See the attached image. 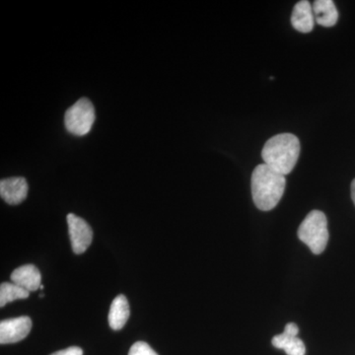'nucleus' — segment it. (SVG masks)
Segmentation results:
<instances>
[{"label":"nucleus","instance_id":"obj_13","mask_svg":"<svg viewBox=\"0 0 355 355\" xmlns=\"http://www.w3.org/2000/svg\"><path fill=\"white\" fill-rule=\"evenodd\" d=\"M30 292L25 291L17 284L3 282L0 286V307L8 304L9 302L18 300V299H27L29 297Z\"/></svg>","mask_w":355,"mask_h":355},{"label":"nucleus","instance_id":"obj_9","mask_svg":"<svg viewBox=\"0 0 355 355\" xmlns=\"http://www.w3.org/2000/svg\"><path fill=\"white\" fill-rule=\"evenodd\" d=\"M10 279L13 284L29 292L38 291L42 286L41 272L34 265L19 266L11 273Z\"/></svg>","mask_w":355,"mask_h":355},{"label":"nucleus","instance_id":"obj_12","mask_svg":"<svg viewBox=\"0 0 355 355\" xmlns=\"http://www.w3.org/2000/svg\"><path fill=\"white\" fill-rule=\"evenodd\" d=\"M312 8L318 24L330 28L338 22V12L333 0H316Z\"/></svg>","mask_w":355,"mask_h":355},{"label":"nucleus","instance_id":"obj_11","mask_svg":"<svg viewBox=\"0 0 355 355\" xmlns=\"http://www.w3.org/2000/svg\"><path fill=\"white\" fill-rule=\"evenodd\" d=\"M130 315V305L127 297L125 295L116 296L110 307L108 319L112 330H121L127 324Z\"/></svg>","mask_w":355,"mask_h":355},{"label":"nucleus","instance_id":"obj_7","mask_svg":"<svg viewBox=\"0 0 355 355\" xmlns=\"http://www.w3.org/2000/svg\"><path fill=\"white\" fill-rule=\"evenodd\" d=\"M299 328L295 323L286 324L284 331L273 336L272 345L275 349H284L287 355H305V343L298 338Z\"/></svg>","mask_w":355,"mask_h":355},{"label":"nucleus","instance_id":"obj_6","mask_svg":"<svg viewBox=\"0 0 355 355\" xmlns=\"http://www.w3.org/2000/svg\"><path fill=\"white\" fill-rule=\"evenodd\" d=\"M32 329L30 317L22 316L0 322V343L8 345L24 340Z\"/></svg>","mask_w":355,"mask_h":355},{"label":"nucleus","instance_id":"obj_10","mask_svg":"<svg viewBox=\"0 0 355 355\" xmlns=\"http://www.w3.org/2000/svg\"><path fill=\"white\" fill-rule=\"evenodd\" d=\"M314 13L312 6L307 0L299 1L294 6L291 15V24L301 33H309L314 28Z\"/></svg>","mask_w":355,"mask_h":355},{"label":"nucleus","instance_id":"obj_16","mask_svg":"<svg viewBox=\"0 0 355 355\" xmlns=\"http://www.w3.org/2000/svg\"><path fill=\"white\" fill-rule=\"evenodd\" d=\"M352 198L355 205V179L354 180V181H352Z\"/></svg>","mask_w":355,"mask_h":355},{"label":"nucleus","instance_id":"obj_4","mask_svg":"<svg viewBox=\"0 0 355 355\" xmlns=\"http://www.w3.org/2000/svg\"><path fill=\"white\" fill-rule=\"evenodd\" d=\"M95 116L92 102L87 98H81L65 112V128L71 135L83 137L92 128Z\"/></svg>","mask_w":355,"mask_h":355},{"label":"nucleus","instance_id":"obj_1","mask_svg":"<svg viewBox=\"0 0 355 355\" xmlns=\"http://www.w3.org/2000/svg\"><path fill=\"white\" fill-rule=\"evenodd\" d=\"M286 176L275 171L268 165L260 164L252 174L251 188L254 205L263 211L277 207L286 190Z\"/></svg>","mask_w":355,"mask_h":355},{"label":"nucleus","instance_id":"obj_2","mask_svg":"<svg viewBox=\"0 0 355 355\" xmlns=\"http://www.w3.org/2000/svg\"><path fill=\"white\" fill-rule=\"evenodd\" d=\"M300 154V142L292 133H280L266 142L261 151L265 164L286 176L292 172Z\"/></svg>","mask_w":355,"mask_h":355},{"label":"nucleus","instance_id":"obj_8","mask_svg":"<svg viewBox=\"0 0 355 355\" xmlns=\"http://www.w3.org/2000/svg\"><path fill=\"white\" fill-rule=\"evenodd\" d=\"M28 191L29 187L25 178H8L0 182V196L8 205H16L24 202Z\"/></svg>","mask_w":355,"mask_h":355},{"label":"nucleus","instance_id":"obj_5","mask_svg":"<svg viewBox=\"0 0 355 355\" xmlns=\"http://www.w3.org/2000/svg\"><path fill=\"white\" fill-rule=\"evenodd\" d=\"M67 220L69 224L72 250L77 254H83L92 243V229L83 218L73 214H69L67 217Z\"/></svg>","mask_w":355,"mask_h":355},{"label":"nucleus","instance_id":"obj_15","mask_svg":"<svg viewBox=\"0 0 355 355\" xmlns=\"http://www.w3.org/2000/svg\"><path fill=\"white\" fill-rule=\"evenodd\" d=\"M51 355H83V350L78 347H70Z\"/></svg>","mask_w":355,"mask_h":355},{"label":"nucleus","instance_id":"obj_14","mask_svg":"<svg viewBox=\"0 0 355 355\" xmlns=\"http://www.w3.org/2000/svg\"><path fill=\"white\" fill-rule=\"evenodd\" d=\"M128 355H158L148 343L137 342L130 347Z\"/></svg>","mask_w":355,"mask_h":355},{"label":"nucleus","instance_id":"obj_3","mask_svg":"<svg viewBox=\"0 0 355 355\" xmlns=\"http://www.w3.org/2000/svg\"><path fill=\"white\" fill-rule=\"evenodd\" d=\"M298 238L307 245L313 254L323 253L328 245V220L324 212L312 210L298 229Z\"/></svg>","mask_w":355,"mask_h":355}]
</instances>
